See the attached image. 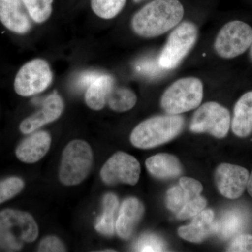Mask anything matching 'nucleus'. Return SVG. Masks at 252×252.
<instances>
[{"label":"nucleus","mask_w":252,"mask_h":252,"mask_svg":"<svg viewBox=\"0 0 252 252\" xmlns=\"http://www.w3.org/2000/svg\"><path fill=\"white\" fill-rule=\"evenodd\" d=\"M245 223V217L240 211L227 212L218 221H215V233L224 239L230 238L243 229Z\"/></svg>","instance_id":"nucleus-21"},{"label":"nucleus","mask_w":252,"mask_h":252,"mask_svg":"<svg viewBox=\"0 0 252 252\" xmlns=\"http://www.w3.org/2000/svg\"><path fill=\"white\" fill-rule=\"evenodd\" d=\"M250 174L245 167L222 163L215 171V182L219 191L225 198H240L248 187Z\"/></svg>","instance_id":"nucleus-11"},{"label":"nucleus","mask_w":252,"mask_h":252,"mask_svg":"<svg viewBox=\"0 0 252 252\" xmlns=\"http://www.w3.org/2000/svg\"><path fill=\"white\" fill-rule=\"evenodd\" d=\"M107 102L112 110L124 112L135 107L137 96L130 89L126 87H116L111 91Z\"/></svg>","instance_id":"nucleus-22"},{"label":"nucleus","mask_w":252,"mask_h":252,"mask_svg":"<svg viewBox=\"0 0 252 252\" xmlns=\"http://www.w3.org/2000/svg\"><path fill=\"white\" fill-rule=\"evenodd\" d=\"M93 152L89 144L74 140L67 144L63 153L60 180L64 185H79L85 180L92 167Z\"/></svg>","instance_id":"nucleus-5"},{"label":"nucleus","mask_w":252,"mask_h":252,"mask_svg":"<svg viewBox=\"0 0 252 252\" xmlns=\"http://www.w3.org/2000/svg\"><path fill=\"white\" fill-rule=\"evenodd\" d=\"M231 128L239 137L252 133V91L245 93L235 104Z\"/></svg>","instance_id":"nucleus-17"},{"label":"nucleus","mask_w":252,"mask_h":252,"mask_svg":"<svg viewBox=\"0 0 252 252\" xmlns=\"http://www.w3.org/2000/svg\"><path fill=\"white\" fill-rule=\"evenodd\" d=\"M136 70L142 75L147 77H157L160 74L162 68L159 65L158 61L153 59H144L136 64Z\"/></svg>","instance_id":"nucleus-30"},{"label":"nucleus","mask_w":252,"mask_h":252,"mask_svg":"<svg viewBox=\"0 0 252 252\" xmlns=\"http://www.w3.org/2000/svg\"><path fill=\"white\" fill-rule=\"evenodd\" d=\"M134 1H136V2H137V1H140L141 0H134Z\"/></svg>","instance_id":"nucleus-36"},{"label":"nucleus","mask_w":252,"mask_h":252,"mask_svg":"<svg viewBox=\"0 0 252 252\" xmlns=\"http://www.w3.org/2000/svg\"><path fill=\"white\" fill-rule=\"evenodd\" d=\"M184 15L185 9L179 0H154L136 13L131 25L137 35L157 37L178 26Z\"/></svg>","instance_id":"nucleus-1"},{"label":"nucleus","mask_w":252,"mask_h":252,"mask_svg":"<svg viewBox=\"0 0 252 252\" xmlns=\"http://www.w3.org/2000/svg\"><path fill=\"white\" fill-rule=\"evenodd\" d=\"M180 185L185 190L189 201L200 195L203 190V185L199 181L190 177H181Z\"/></svg>","instance_id":"nucleus-29"},{"label":"nucleus","mask_w":252,"mask_h":252,"mask_svg":"<svg viewBox=\"0 0 252 252\" xmlns=\"http://www.w3.org/2000/svg\"><path fill=\"white\" fill-rule=\"evenodd\" d=\"M230 114L228 109L215 102L202 104L194 113L190 130L195 133L210 134L223 138L229 131Z\"/></svg>","instance_id":"nucleus-8"},{"label":"nucleus","mask_w":252,"mask_h":252,"mask_svg":"<svg viewBox=\"0 0 252 252\" xmlns=\"http://www.w3.org/2000/svg\"><path fill=\"white\" fill-rule=\"evenodd\" d=\"M184 126L185 119L180 115L167 114L150 118L132 130L130 142L137 148H154L177 137Z\"/></svg>","instance_id":"nucleus-3"},{"label":"nucleus","mask_w":252,"mask_h":252,"mask_svg":"<svg viewBox=\"0 0 252 252\" xmlns=\"http://www.w3.org/2000/svg\"><path fill=\"white\" fill-rule=\"evenodd\" d=\"M134 249L137 252H163L165 244L157 235L144 234L138 239Z\"/></svg>","instance_id":"nucleus-27"},{"label":"nucleus","mask_w":252,"mask_h":252,"mask_svg":"<svg viewBox=\"0 0 252 252\" xmlns=\"http://www.w3.org/2000/svg\"><path fill=\"white\" fill-rule=\"evenodd\" d=\"M64 109V103L61 96L56 92L48 96L40 110L25 119L21 125L20 130L23 134H30L41 127L56 121L61 117Z\"/></svg>","instance_id":"nucleus-13"},{"label":"nucleus","mask_w":252,"mask_h":252,"mask_svg":"<svg viewBox=\"0 0 252 252\" xmlns=\"http://www.w3.org/2000/svg\"><path fill=\"white\" fill-rule=\"evenodd\" d=\"M248 193L252 197V172L251 175H250V178H249L248 184Z\"/></svg>","instance_id":"nucleus-34"},{"label":"nucleus","mask_w":252,"mask_h":252,"mask_svg":"<svg viewBox=\"0 0 252 252\" xmlns=\"http://www.w3.org/2000/svg\"><path fill=\"white\" fill-rule=\"evenodd\" d=\"M197 39L198 28L193 23L185 21L176 26L159 55V65L163 69H175L193 49Z\"/></svg>","instance_id":"nucleus-6"},{"label":"nucleus","mask_w":252,"mask_h":252,"mask_svg":"<svg viewBox=\"0 0 252 252\" xmlns=\"http://www.w3.org/2000/svg\"><path fill=\"white\" fill-rule=\"evenodd\" d=\"M250 59H251V61H252V43L251 44V46H250Z\"/></svg>","instance_id":"nucleus-35"},{"label":"nucleus","mask_w":252,"mask_h":252,"mask_svg":"<svg viewBox=\"0 0 252 252\" xmlns=\"http://www.w3.org/2000/svg\"><path fill=\"white\" fill-rule=\"evenodd\" d=\"M99 73L94 72H89L84 73L81 74L80 77L78 79L77 85V87L80 89H87L91 83L93 82L98 76Z\"/></svg>","instance_id":"nucleus-33"},{"label":"nucleus","mask_w":252,"mask_h":252,"mask_svg":"<svg viewBox=\"0 0 252 252\" xmlns=\"http://www.w3.org/2000/svg\"><path fill=\"white\" fill-rule=\"evenodd\" d=\"M0 21L10 31L22 34L31 31L33 21L22 0H0Z\"/></svg>","instance_id":"nucleus-12"},{"label":"nucleus","mask_w":252,"mask_h":252,"mask_svg":"<svg viewBox=\"0 0 252 252\" xmlns=\"http://www.w3.org/2000/svg\"><path fill=\"white\" fill-rule=\"evenodd\" d=\"M53 80L49 63L42 59L30 61L18 71L14 81L16 94L29 97L46 90Z\"/></svg>","instance_id":"nucleus-9"},{"label":"nucleus","mask_w":252,"mask_h":252,"mask_svg":"<svg viewBox=\"0 0 252 252\" xmlns=\"http://www.w3.org/2000/svg\"><path fill=\"white\" fill-rule=\"evenodd\" d=\"M114 86V79L112 76L99 74L87 88L85 94L86 104L94 110H100L107 103Z\"/></svg>","instance_id":"nucleus-19"},{"label":"nucleus","mask_w":252,"mask_h":252,"mask_svg":"<svg viewBox=\"0 0 252 252\" xmlns=\"http://www.w3.org/2000/svg\"><path fill=\"white\" fill-rule=\"evenodd\" d=\"M65 248L61 240L55 236H48L41 240L39 252H65Z\"/></svg>","instance_id":"nucleus-32"},{"label":"nucleus","mask_w":252,"mask_h":252,"mask_svg":"<svg viewBox=\"0 0 252 252\" xmlns=\"http://www.w3.org/2000/svg\"><path fill=\"white\" fill-rule=\"evenodd\" d=\"M24 182L18 177H9L0 181V204L7 201L23 190Z\"/></svg>","instance_id":"nucleus-25"},{"label":"nucleus","mask_w":252,"mask_h":252,"mask_svg":"<svg viewBox=\"0 0 252 252\" xmlns=\"http://www.w3.org/2000/svg\"><path fill=\"white\" fill-rule=\"evenodd\" d=\"M207 205V200L201 195L189 200L177 214V219L181 220H187L196 216L200 212L203 211Z\"/></svg>","instance_id":"nucleus-28"},{"label":"nucleus","mask_w":252,"mask_h":252,"mask_svg":"<svg viewBox=\"0 0 252 252\" xmlns=\"http://www.w3.org/2000/svg\"><path fill=\"white\" fill-rule=\"evenodd\" d=\"M203 97V84L198 78L178 79L169 86L160 99L162 109L167 114L180 115L198 108Z\"/></svg>","instance_id":"nucleus-4"},{"label":"nucleus","mask_w":252,"mask_h":252,"mask_svg":"<svg viewBox=\"0 0 252 252\" xmlns=\"http://www.w3.org/2000/svg\"><path fill=\"white\" fill-rule=\"evenodd\" d=\"M165 201L167 208L177 214L189 200L185 190L180 185L172 187L167 190Z\"/></svg>","instance_id":"nucleus-26"},{"label":"nucleus","mask_w":252,"mask_h":252,"mask_svg":"<svg viewBox=\"0 0 252 252\" xmlns=\"http://www.w3.org/2000/svg\"><path fill=\"white\" fill-rule=\"evenodd\" d=\"M140 162L135 157L124 152H118L104 164L100 175L107 185L122 183L134 186L140 179Z\"/></svg>","instance_id":"nucleus-10"},{"label":"nucleus","mask_w":252,"mask_h":252,"mask_svg":"<svg viewBox=\"0 0 252 252\" xmlns=\"http://www.w3.org/2000/svg\"><path fill=\"white\" fill-rule=\"evenodd\" d=\"M145 164L149 172L157 178H175L182 173L180 160L171 154H157L149 158Z\"/></svg>","instance_id":"nucleus-18"},{"label":"nucleus","mask_w":252,"mask_h":252,"mask_svg":"<svg viewBox=\"0 0 252 252\" xmlns=\"http://www.w3.org/2000/svg\"><path fill=\"white\" fill-rule=\"evenodd\" d=\"M39 234L35 220L29 213L12 209L0 212V247L7 252L19 251Z\"/></svg>","instance_id":"nucleus-2"},{"label":"nucleus","mask_w":252,"mask_h":252,"mask_svg":"<svg viewBox=\"0 0 252 252\" xmlns=\"http://www.w3.org/2000/svg\"><path fill=\"white\" fill-rule=\"evenodd\" d=\"M214 217L215 215L212 210L204 209L203 211L193 217L191 223L179 228V235L191 243H202L207 237L216 232Z\"/></svg>","instance_id":"nucleus-15"},{"label":"nucleus","mask_w":252,"mask_h":252,"mask_svg":"<svg viewBox=\"0 0 252 252\" xmlns=\"http://www.w3.org/2000/svg\"><path fill=\"white\" fill-rule=\"evenodd\" d=\"M51 139L48 132H35L18 146L16 155L21 161L34 163L39 161L49 150Z\"/></svg>","instance_id":"nucleus-16"},{"label":"nucleus","mask_w":252,"mask_h":252,"mask_svg":"<svg viewBox=\"0 0 252 252\" xmlns=\"http://www.w3.org/2000/svg\"><path fill=\"white\" fill-rule=\"evenodd\" d=\"M252 43L251 26L243 21H233L220 28L214 48L221 59H233L246 52Z\"/></svg>","instance_id":"nucleus-7"},{"label":"nucleus","mask_w":252,"mask_h":252,"mask_svg":"<svg viewBox=\"0 0 252 252\" xmlns=\"http://www.w3.org/2000/svg\"><path fill=\"white\" fill-rule=\"evenodd\" d=\"M119 200L114 194L108 193L103 199V214L97 219L95 229L101 234L112 236L116 229L115 217Z\"/></svg>","instance_id":"nucleus-20"},{"label":"nucleus","mask_w":252,"mask_h":252,"mask_svg":"<svg viewBox=\"0 0 252 252\" xmlns=\"http://www.w3.org/2000/svg\"><path fill=\"white\" fill-rule=\"evenodd\" d=\"M143 205L135 198H126L119 209V216L116 221L117 234L124 240L132 236L135 227L143 216Z\"/></svg>","instance_id":"nucleus-14"},{"label":"nucleus","mask_w":252,"mask_h":252,"mask_svg":"<svg viewBox=\"0 0 252 252\" xmlns=\"http://www.w3.org/2000/svg\"><path fill=\"white\" fill-rule=\"evenodd\" d=\"M227 252H252V235L240 234L235 237L226 249Z\"/></svg>","instance_id":"nucleus-31"},{"label":"nucleus","mask_w":252,"mask_h":252,"mask_svg":"<svg viewBox=\"0 0 252 252\" xmlns=\"http://www.w3.org/2000/svg\"><path fill=\"white\" fill-rule=\"evenodd\" d=\"M126 0H91L94 14L103 19H112L124 9Z\"/></svg>","instance_id":"nucleus-23"},{"label":"nucleus","mask_w":252,"mask_h":252,"mask_svg":"<svg viewBox=\"0 0 252 252\" xmlns=\"http://www.w3.org/2000/svg\"><path fill=\"white\" fill-rule=\"evenodd\" d=\"M32 19L36 23L47 21L52 13L54 0H22Z\"/></svg>","instance_id":"nucleus-24"}]
</instances>
